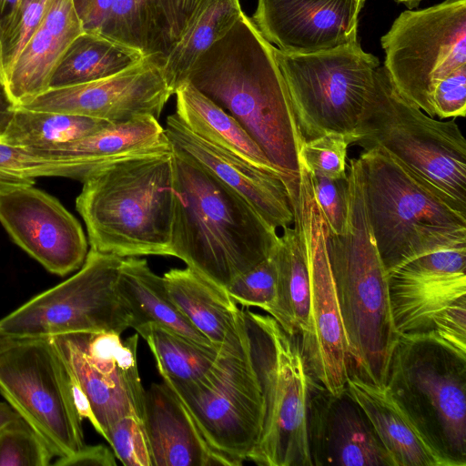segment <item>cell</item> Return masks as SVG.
Instances as JSON below:
<instances>
[{"instance_id": "33", "label": "cell", "mask_w": 466, "mask_h": 466, "mask_svg": "<svg viewBox=\"0 0 466 466\" xmlns=\"http://www.w3.org/2000/svg\"><path fill=\"white\" fill-rule=\"evenodd\" d=\"M146 340L164 382L185 383L203 376L217 360L221 347L204 345L157 323L136 329Z\"/></svg>"}, {"instance_id": "36", "label": "cell", "mask_w": 466, "mask_h": 466, "mask_svg": "<svg viewBox=\"0 0 466 466\" xmlns=\"http://www.w3.org/2000/svg\"><path fill=\"white\" fill-rule=\"evenodd\" d=\"M55 454L23 420L0 431V466H48Z\"/></svg>"}, {"instance_id": "10", "label": "cell", "mask_w": 466, "mask_h": 466, "mask_svg": "<svg viewBox=\"0 0 466 466\" xmlns=\"http://www.w3.org/2000/svg\"><path fill=\"white\" fill-rule=\"evenodd\" d=\"M122 259L90 248L76 273L1 319L0 329L18 339L96 332L121 335L132 324L130 309L118 289Z\"/></svg>"}, {"instance_id": "35", "label": "cell", "mask_w": 466, "mask_h": 466, "mask_svg": "<svg viewBox=\"0 0 466 466\" xmlns=\"http://www.w3.org/2000/svg\"><path fill=\"white\" fill-rule=\"evenodd\" d=\"M50 1L18 0L12 10L0 20V80L2 83L40 24Z\"/></svg>"}, {"instance_id": "25", "label": "cell", "mask_w": 466, "mask_h": 466, "mask_svg": "<svg viewBox=\"0 0 466 466\" xmlns=\"http://www.w3.org/2000/svg\"><path fill=\"white\" fill-rule=\"evenodd\" d=\"M163 279L178 309L212 344L237 345L246 339L242 309L225 288L189 267L171 268Z\"/></svg>"}, {"instance_id": "30", "label": "cell", "mask_w": 466, "mask_h": 466, "mask_svg": "<svg viewBox=\"0 0 466 466\" xmlns=\"http://www.w3.org/2000/svg\"><path fill=\"white\" fill-rule=\"evenodd\" d=\"M144 56L141 50L104 34L85 32L63 56L51 77L49 88L79 85L110 76L140 62Z\"/></svg>"}, {"instance_id": "26", "label": "cell", "mask_w": 466, "mask_h": 466, "mask_svg": "<svg viewBox=\"0 0 466 466\" xmlns=\"http://www.w3.org/2000/svg\"><path fill=\"white\" fill-rule=\"evenodd\" d=\"M174 95L175 114L194 134L251 165L281 176L244 127L191 83L184 82Z\"/></svg>"}, {"instance_id": "37", "label": "cell", "mask_w": 466, "mask_h": 466, "mask_svg": "<svg viewBox=\"0 0 466 466\" xmlns=\"http://www.w3.org/2000/svg\"><path fill=\"white\" fill-rule=\"evenodd\" d=\"M350 136L329 132L302 143L299 162L309 173L331 179L347 177L346 158Z\"/></svg>"}, {"instance_id": "38", "label": "cell", "mask_w": 466, "mask_h": 466, "mask_svg": "<svg viewBox=\"0 0 466 466\" xmlns=\"http://www.w3.org/2000/svg\"><path fill=\"white\" fill-rule=\"evenodd\" d=\"M226 289L236 303L258 308L270 315L277 298V271L271 255L238 277Z\"/></svg>"}, {"instance_id": "32", "label": "cell", "mask_w": 466, "mask_h": 466, "mask_svg": "<svg viewBox=\"0 0 466 466\" xmlns=\"http://www.w3.org/2000/svg\"><path fill=\"white\" fill-rule=\"evenodd\" d=\"M108 124L107 121L85 116L15 107L1 141L47 152L96 133Z\"/></svg>"}, {"instance_id": "24", "label": "cell", "mask_w": 466, "mask_h": 466, "mask_svg": "<svg viewBox=\"0 0 466 466\" xmlns=\"http://www.w3.org/2000/svg\"><path fill=\"white\" fill-rule=\"evenodd\" d=\"M346 388L364 410L395 466H451L386 384H374L350 373Z\"/></svg>"}, {"instance_id": "15", "label": "cell", "mask_w": 466, "mask_h": 466, "mask_svg": "<svg viewBox=\"0 0 466 466\" xmlns=\"http://www.w3.org/2000/svg\"><path fill=\"white\" fill-rule=\"evenodd\" d=\"M466 245L414 258L388 275L400 336L434 339L460 348L466 342Z\"/></svg>"}, {"instance_id": "17", "label": "cell", "mask_w": 466, "mask_h": 466, "mask_svg": "<svg viewBox=\"0 0 466 466\" xmlns=\"http://www.w3.org/2000/svg\"><path fill=\"white\" fill-rule=\"evenodd\" d=\"M173 95L162 72L160 56H145L140 62L115 75L49 88L17 107L85 116L114 124L143 116L158 119Z\"/></svg>"}, {"instance_id": "31", "label": "cell", "mask_w": 466, "mask_h": 466, "mask_svg": "<svg viewBox=\"0 0 466 466\" xmlns=\"http://www.w3.org/2000/svg\"><path fill=\"white\" fill-rule=\"evenodd\" d=\"M105 35L162 56L174 42L170 0H114Z\"/></svg>"}, {"instance_id": "43", "label": "cell", "mask_w": 466, "mask_h": 466, "mask_svg": "<svg viewBox=\"0 0 466 466\" xmlns=\"http://www.w3.org/2000/svg\"><path fill=\"white\" fill-rule=\"evenodd\" d=\"M113 453L104 445H85L77 452L58 458L55 465L58 466H115Z\"/></svg>"}, {"instance_id": "20", "label": "cell", "mask_w": 466, "mask_h": 466, "mask_svg": "<svg viewBox=\"0 0 466 466\" xmlns=\"http://www.w3.org/2000/svg\"><path fill=\"white\" fill-rule=\"evenodd\" d=\"M308 431L315 466H395L364 410L347 388L340 394H333L313 381Z\"/></svg>"}, {"instance_id": "16", "label": "cell", "mask_w": 466, "mask_h": 466, "mask_svg": "<svg viewBox=\"0 0 466 466\" xmlns=\"http://www.w3.org/2000/svg\"><path fill=\"white\" fill-rule=\"evenodd\" d=\"M86 396L106 439L120 418L144 417L145 389L137 368L138 334L71 333L50 338Z\"/></svg>"}, {"instance_id": "42", "label": "cell", "mask_w": 466, "mask_h": 466, "mask_svg": "<svg viewBox=\"0 0 466 466\" xmlns=\"http://www.w3.org/2000/svg\"><path fill=\"white\" fill-rule=\"evenodd\" d=\"M85 32L102 34L114 0H73Z\"/></svg>"}, {"instance_id": "8", "label": "cell", "mask_w": 466, "mask_h": 466, "mask_svg": "<svg viewBox=\"0 0 466 466\" xmlns=\"http://www.w3.org/2000/svg\"><path fill=\"white\" fill-rule=\"evenodd\" d=\"M386 385L451 466H465L466 356L431 338L400 336Z\"/></svg>"}, {"instance_id": "48", "label": "cell", "mask_w": 466, "mask_h": 466, "mask_svg": "<svg viewBox=\"0 0 466 466\" xmlns=\"http://www.w3.org/2000/svg\"><path fill=\"white\" fill-rule=\"evenodd\" d=\"M18 0H0V20L15 6Z\"/></svg>"}, {"instance_id": "27", "label": "cell", "mask_w": 466, "mask_h": 466, "mask_svg": "<svg viewBox=\"0 0 466 466\" xmlns=\"http://www.w3.org/2000/svg\"><path fill=\"white\" fill-rule=\"evenodd\" d=\"M240 0H200L177 38L160 56L164 76L175 94L198 59L236 24Z\"/></svg>"}, {"instance_id": "34", "label": "cell", "mask_w": 466, "mask_h": 466, "mask_svg": "<svg viewBox=\"0 0 466 466\" xmlns=\"http://www.w3.org/2000/svg\"><path fill=\"white\" fill-rule=\"evenodd\" d=\"M90 176V170L80 159L15 147L0 140V194L19 187L34 186L39 177H64L84 182Z\"/></svg>"}, {"instance_id": "45", "label": "cell", "mask_w": 466, "mask_h": 466, "mask_svg": "<svg viewBox=\"0 0 466 466\" xmlns=\"http://www.w3.org/2000/svg\"><path fill=\"white\" fill-rule=\"evenodd\" d=\"M15 105L10 99L5 86L0 80V140L3 138L5 130L15 112Z\"/></svg>"}, {"instance_id": "7", "label": "cell", "mask_w": 466, "mask_h": 466, "mask_svg": "<svg viewBox=\"0 0 466 466\" xmlns=\"http://www.w3.org/2000/svg\"><path fill=\"white\" fill-rule=\"evenodd\" d=\"M242 314L264 404L261 433L248 461L263 466H313L308 411L314 380L299 342L268 314L248 309Z\"/></svg>"}, {"instance_id": "46", "label": "cell", "mask_w": 466, "mask_h": 466, "mask_svg": "<svg viewBox=\"0 0 466 466\" xmlns=\"http://www.w3.org/2000/svg\"><path fill=\"white\" fill-rule=\"evenodd\" d=\"M22 419L20 415L5 402H0V431L10 423Z\"/></svg>"}, {"instance_id": "21", "label": "cell", "mask_w": 466, "mask_h": 466, "mask_svg": "<svg viewBox=\"0 0 466 466\" xmlns=\"http://www.w3.org/2000/svg\"><path fill=\"white\" fill-rule=\"evenodd\" d=\"M166 133L172 148L197 161L247 200L276 229L290 227L293 213L282 177L259 168L202 139L177 116L167 118Z\"/></svg>"}, {"instance_id": "49", "label": "cell", "mask_w": 466, "mask_h": 466, "mask_svg": "<svg viewBox=\"0 0 466 466\" xmlns=\"http://www.w3.org/2000/svg\"><path fill=\"white\" fill-rule=\"evenodd\" d=\"M399 3H402L410 7L417 5L421 0H395Z\"/></svg>"}, {"instance_id": "9", "label": "cell", "mask_w": 466, "mask_h": 466, "mask_svg": "<svg viewBox=\"0 0 466 466\" xmlns=\"http://www.w3.org/2000/svg\"><path fill=\"white\" fill-rule=\"evenodd\" d=\"M275 56L304 141L329 132L350 136L379 58L359 40L309 54L275 47Z\"/></svg>"}, {"instance_id": "2", "label": "cell", "mask_w": 466, "mask_h": 466, "mask_svg": "<svg viewBox=\"0 0 466 466\" xmlns=\"http://www.w3.org/2000/svg\"><path fill=\"white\" fill-rule=\"evenodd\" d=\"M170 256L227 288L268 258L277 229L240 195L172 148Z\"/></svg>"}, {"instance_id": "13", "label": "cell", "mask_w": 466, "mask_h": 466, "mask_svg": "<svg viewBox=\"0 0 466 466\" xmlns=\"http://www.w3.org/2000/svg\"><path fill=\"white\" fill-rule=\"evenodd\" d=\"M0 392L55 456L86 445L68 370L50 338L24 339L0 354Z\"/></svg>"}, {"instance_id": "4", "label": "cell", "mask_w": 466, "mask_h": 466, "mask_svg": "<svg viewBox=\"0 0 466 466\" xmlns=\"http://www.w3.org/2000/svg\"><path fill=\"white\" fill-rule=\"evenodd\" d=\"M171 154L120 160L82 182L76 207L91 248L122 258L170 256Z\"/></svg>"}, {"instance_id": "41", "label": "cell", "mask_w": 466, "mask_h": 466, "mask_svg": "<svg viewBox=\"0 0 466 466\" xmlns=\"http://www.w3.org/2000/svg\"><path fill=\"white\" fill-rule=\"evenodd\" d=\"M432 106L440 119L464 117L466 114V65L455 69L434 88Z\"/></svg>"}, {"instance_id": "23", "label": "cell", "mask_w": 466, "mask_h": 466, "mask_svg": "<svg viewBox=\"0 0 466 466\" xmlns=\"http://www.w3.org/2000/svg\"><path fill=\"white\" fill-rule=\"evenodd\" d=\"M84 33L73 0L50 1L40 24L3 82L15 107L29 103L49 88L63 56Z\"/></svg>"}, {"instance_id": "6", "label": "cell", "mask_w": 466, "mask_h": 466, "mask_svg": "<svg viewBox=\"0 0 466 466\" xmlns=\"http://www.w3.org/2000/svg\"><path fill=\"white\" fill-rule=\"evenodd\" d=\"M350 144L376 149L466 208V140L454 120L407 101L383 66L374 73Z\"/></svg>"}, {"instance_id": "19", "label": "cell", "mask_w": 466, "mask_h": 466, "mask_svg": "<svg viewBox=\"0 0 466 466\" xmlns=\"http://www.w3.org/2000/svg\"><path fill=\"white\" fill-rule=\"evenodd\" d=\"M366 0H258L251 21L261 35L289 54L324 51L358 41Z\"/></svg>"}, {"instance_id": "28", "label": "cell", "mask_w": 466, "mask_h": 466, "mask_svg": "<svg viewBox=\"0 0 466 466\" xmlns=\"http://www.w3.org/2000/svg\"><path fill=\"white\" fill-rule=\"evenodd\" d=\"M118 289L130 309L131 328L157 323L196 342L214 345L178 309L163 277L156 274L146 259L137 257L122 259Z\"/></svg>"}, {"instance_id": "44", "label": "cell", "mask_w": 466, "mask_h": 466, "mask_svg": "<svg viewBox=\"0 0 466 466\" xmlns=\"http://www.w3.org/2000/svg\"><path fill=\"white\" fill-rule=\"evenodd\" d=\"M200 0H170L173 18V38H177Z\"/></svg>"}, {"instance_id": "22", "label": "cell", "mask_w": 466, "mask_h": 466, "mask_svg": "<svg viewBox=\"0 0 466 466\" xmlns=\"http://www.w3.org/2000/svg\"><path fill=\"white\" fill-rule=\"evenodd\" d=\"M143 421L154 466H234L208 443L185 405L164 381L145 390Z\"/></svg>"}, {"instance_id": "14", "label": "cell", "mask_w": 466, "mask_h": 466, "mask_svg": "<svg viewBox=\"0 0 466 466\" xmlns=\"http://www.w3.org/2000/svg\"><path fill=\"white\" fill-rule=\"evenodd\" d=\"M293 227L303 241L309 273L307 334L299 342L313 380L333 394L346 390L350 367L326 246V225L315 201L309 174L300 163L299 181L288 188Z\"/></svg>"}, {"instance_id": "12", "label": "cell", "mask_w": 466, "mask_h": 466, "mask_svg": "<svg viewBox=\"0 0 466 466\" xmlns=\"http://www.w3.org/2000/svg\"><path fill=\"white\" fill-rule=\"evenodd\" d=\"M380 45L383 67L396 90L434 117L435 86L466 65V0H444L401 12Z\"/></svg>"}, {"instance_id": "40", "label": "cell", "mask_w": 466, "mask_h": 466, "mask_svg": "<svg viewBox=\"0 0 466 466\" xmlns=\"http://www.w3.org/2000/svg\"><path fill=\"white\" fill-rule=\"evenodd\" d=\"M309 174L313 196L324 218L327 231L335 235L342 234L348 217V176L331 179Z\"/></svg>"}, {"instance_id": "11", "label": "cell", "mask_w": 466, "mask_h": 466, "mask_svg": "<svg viewBox=\"0 0 466 466\" xmlns=\"http://www.w3.org/2000/svg\"><path fill=\"white\" fill-rule=\"evenodd\" d=\"M165 383L215 450L234 466L248 460L261 433L264 404L248 339L222 346L213 366L198 380Z\"/></svg>"}, {"instance_id": "29", "label": "cell", "mask_w": 466, "mask_h": 466, "mask_svg": "<svg viewBox=\"0 0 466 466\" xmlns=\"http://www.w3.org/2000/svg\"><path fill=\"white\" fill-rule=\"evenodd\" d=\"M271 257L277 271V298L270 316L299 341L309 329V273L305 247L294 227L283 229Z\"/></svg>"}, {"instance_id": "5", "label": "cell", "mask_w": 466, "mask_h": 466, "mask_svg": "<svg viewBox=\"0 0 466 466\" xmlns=\"http://www.w3.org/2000/svg\"><path fill=\"white\" fill-rule=\"evenodd\" d=\"M367 215L388 273L420 256L466 245V208L386 154L359 156Z\"/></svg>"}, {"instance_id": "47", "label": "cell", "mask_w": 466, "mask_h": 466, "mask_svg": "<svg viewBox=\"0 0 466 466\" xmlns=\"http://www.w3.org/2000/svg\"><path fill=\"white\" fill-rule=\"evenodd\" d=\"M22 339H18L9 336L0 329V354H2L4 351L10 349L12 346L15 345Z\"/></svg>"}, {"instance_id": "39", "label": "cell", "mask_w": 466, "mask_h": 466, "mask_svg": "<svg viewBox=\"0 0 466 466\" xmlns=\"http://www.w3.org/2000/svg\"><path fill=\"white\" fill-rule=\"evenodd\" d=\"M106 441L126 466H154L143 419L136 414L117 420L106 431Z\"/></svg>"}, {"instance_id": "18", "label": "cell", "mask_w": 466, "mask_h": 466, "mask_svg": "<svg viewBox=\"0 0 466 466\" xmlns=\"http://www.w3.org/2000/svg\"><path fill=\"white\" fill-rule=\"evenodd\" d=\"M0 222L51 273L66 276L86 260L87 240L78 220L56 198L34 186L0 194Z\"/></svg>"}, {"instance_id": "1", "label": "cell", "mask_w": 466, "mask_h": 466, "mask_svg": "<svg viewBox=\"0 0 466 466\" xmlns=\"http://www.w3.org/2000/svg\"><path fill=\"white\" fill-rule=\"evenodd\" d=\"M187 81L231 115L281 174L299 179L304 138L278 65L275 46L243 12L195 64Z\"/></svg>"}, {"instance_id": "3", "label": "cell", "mask_w": 466, "mask_h": 466, "mask_svg": "<svg viewBox=\"0 0 466 466\" xmlns=\"http://www.w3.org/2000/svg\"><path fill=\"white\" fill-rule=\"evenodd\" d=\"M347 176L346 228L340 235L326 229V246L350 373L374 384H386L400 335L391 314L388 273L367 215L359 158L350 160Z\"/></svg>"}]
</instances>
